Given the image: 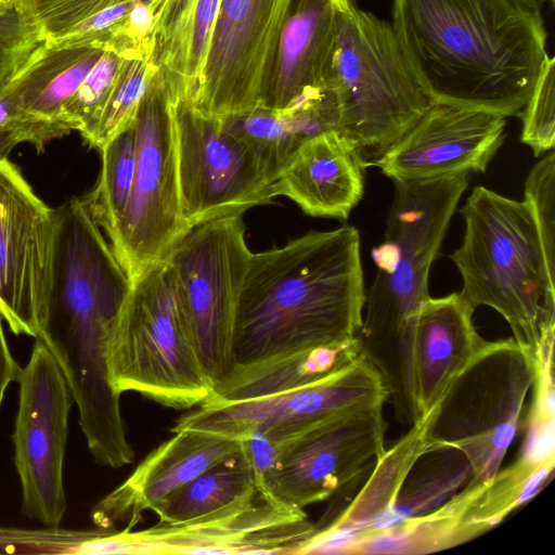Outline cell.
I'll return each mask as SVG.
<instances>
[{
  "label": "cell",
  "instance_id": "34",
  "mask_svg": "<svg viewBox=\"0 0 555 555\" xmlns=\"http://www.w3.org/2000/svg\"><path fill=\"white\" fill-rule=\"evenodd\" d=\"M107 529L17 528L0 526V555H70L81 542Z\"/></svg>",
  "mask_w": 555,
  "mask_h": 555
},
{
  "label": "cell",
  "instance_id": "31",
  "mask_svg": "<svg viewBox=\"0 0 555 555\" xmlns=\"http://www.w3.org/2000/svg\"><path fill=\"white\" fill-rule=\"evenodd\" d=\"M139 47L121 52L105 51L103 53L63 108L61 120L68 132L73 130L81 132L96 118L125 60Z\"/></svg>",
  "mask_w": 555,
  "mask_h": 555
},
{
  "label": "cell",
  "instance_id": "2",
  "mask_svg": "<svg viewBox=\"0 0 555 555\" xmlns=\"http://www.w3.org/2000/svg\"><path fill=\"white\" fill-rule=\"evenodd\" d=\"M365 296L354 227L310 231L282 247L251 253L237 298L231 369L224 379L351 341L362 325Z\"/></svg>",
  "mask_w": 555,
  "mask_h": 555
},
{
  "label": "cell",
  "instance_id": "27",
  "mask_svg": "<svg viewBox=\"0 0 555 555\" xmlns=\"http://www.w3.org/2000/svg\"><path fill=\"white\" fill-rule=\"evenodd\" d=\"M259 488L255 474L238 451L205 470L152 512L159 522L179 524L220 509Z\"/></svg>",
  "mask_w": 555,
  "mask_h": 555
},
{
  "label": "cell",
  "instance_id": "23",
  "mask_svg": "<svg viewBox=\"0 0 555 555\" xmlns=\"http://www.w3.org/2000/svg\"><path fill=\"white\" fill-rule=\"evenodd\" d=\"M425 434L426 418L422 417L377 457L364 486L331 521L317 526L298 555L346 554L356 542L393 526L399 492L415 462L426 452Z\"/></svg>",
  "mask_w": 555,
  "mask_h": 555
},
{
  "label": "cell",
  "instance_id": "1",
  "mask_svg": "<svg viewBox=\"0 0 555 555\" xmlns=\"http://www.w3.org/2000/svg\"><path fill=\"white\" fill-rule=\"evenodd\" d=\"M390 25L433 104L519 115L548 56L540 7L520 0H391Z\"/></svg>",
  "mask_w": 555,
  "mask_h": 555
},
{
  "label": "cell",
  "instance_id": "11",
  "mask_svg": "<svg viewBox=\"0 0 555 555\" xmlns=\"http://www.w3.org/2000/svg\"><path fill=\"white\" fill-rule=\"evenodd\" d=\"M135 165L128 207L109 242L130 280L163 261L189 232L181 215L171 95L158 74L134 117Z\"/></svg>",
  "mask_w": 555,
  "mask_h": 555
},
{
  "label": "cell",
  "instance_id": "40",
  "mask_svg": "<svg viewBox=\"0 0 555 555\" xmlns=\"http://www.w3.org/2000/svg\"><path fill=\"white\" fill-rule=\"evenodd\" d=\"M520 1L526 2V3H528L530 5H533V7H540L538 0H520Z\"/></svg>",
  "mask_w": 555,
  "mask_h": 555
},
{
  "label": "cell",
  "instance_id": "9",
  "mask_svg": "<svg viewBox=\"0 0 555 555\" xmlns=\"http://www.w3.org/2000/svg\"><path fill=\"white\" fill-rule=\"evenodd\" d=\"M251 251L242 216L204 222L164 259L202 369L212 388L231 369L236 304Z\"/></svg>",
  "mask_w": 555,
  "mask_h": 555
},
{
  "label": "cell",
  "instance_id": "37",
  "mask_svg": "<svg viewBox=\"0 0 555 555\" xmlns=\"http://www.w3.org/2000/svg\"><path fill=\"white\" fill-rule=\"evenodd\" d=\"M241 450L247 459L257 480H262L275 468L280 459V449L264 433L251 430L241 440Z\"/></svg>",
  "mask_w": 555,
  "mask_h": 555
},
{
  "label": "cell",
  "instance_id": "12",
  "mask_svg": "<svg viewBox=\"0 0 555 555\" xmlns=\"http://www.w3.org/2000/svg\"><path fill=\"white\" fill-rule=\"evenodd\" d=\"M181 215L188 231L269 203L272 179L259 157L220 118L171 96Z\"/></svg>",
  "mask_w": 555,
  "mask_h": 555
},
{
  "label": "cell",
  "instance_id": "4",
  "mask_svg": "<svg viewBox=\"0 0 555 555\" xmlns=\"http://www.w3.org/2000/svg\"><path fill=\"white\" fill-rule=\"evenodd\" d=\"M472 173L433 180H392L395 193L382 244L372 249L377 271L365 296L358 339L384 377L396 413L412 404L410 343L428 276Z\"/></svg>",
  "mask_w": 555,
  "mask_h": 555
},
{
  "label": "cell",
  "instance_id": "33",
  "mask_svg": "<svg viewBox=\"0 0 555 555\" xmlns=\"http://www.w3.org/2000/svg\"><path fill=\"white\" fill-rule=\"evenodd\" d=\"M137 0H15L44 40L67 35L77 25L112 7Z\"/></svg>",
  "mask_w": 555,
  "mask_h": 555
},
{
  "label": "cell",
  "instance_id": "7",
  "mask_svg": "<svg viewBox=\"0 0 555 555\" xmlns=\"http://www.w3.org/2000/svg\"><path fill=\"white\" fill-rule=\"evenodd\" d=\"M537 370L534 353L514 338L487 341L424 416L426 452L459 451L469 467L466 487L492 479L522 425Z\"/></svg>",
  "mask_w": 555,
  "mask_h": 555
},
{
  "label": "cell",
  "instance_id": "41",
  "mask_svg": "<svg viewBox=\"0 0 555 555\" xmlns=\"http://www.w3.org/2000/svg\"><path fill=\"white\" fill-rule=\"evenodd\" d=\"M547 1H552L553 2L554 0H547Z\"/></svg>",
  "mask_w": 555,
  "mask_h": 555
},
{
  "label": "cell",
  "instance_id": "30",
  "mask_svg": "<svg viewBox=\"0 0 555 555\" xmlns=\"http://www.w3.org/2000/svg\"><path fill=\"white\" fill-rule=\"evenodd\" d=\"M223 127L262 162L272 182L302 143L286 113L264 107L220 118Z\"/></svg>",
  "mask_w": 555,
  "mask_h": 555
},
{
  "label": "cell",
  "instance_id": "22",
  "mask_svg": "<svg viewBox=\"0 0 555 555\" xmlns=\"http://www.w3.org/2000/svg\"><path fill=\"white\" fill-rule=\"evenodd\" d=\"M339 3L340 0H291L270 90L259 107L286 112L325 92Z\"/></svg>",
  "mask_w": 555,
  "mask_h": 555
},
{
  "label": "cell",
  "instance_id": "28",
  "mask_svg": "<svg viewBox=\"0 0 555 555\" xmlns=\"http://www.w3.org/2000/svg\"><path fill=\"white\" fill-rule=\"evenodd\" d=\"M133 121L100 150L102 167L98 182L82 198L91 217L104 229L109 242L119 229L132 191L135 165Z\"/></svg>",
  "mask_w": 555,
  "mask_h": 555
},
{
  "label": "cell",
  "instance_id": "15",
  "mask_svg": "<svg viewBox=\"0 0 555 555\" xmlns=\"http://www.w3.org/2000/svg\"><path fill=\"white\" fill-rule=\"evenodd\" d=\"M291 0H221L192 104L223 118L262 105Z\"/></svg>",
  "mask_w": 555,
  "mask_h": 555
},
{
  "label": "cell",
  "instance_id": "14",
  "mask_svg": "<svg viewBox=\"0 0 555 555\" xmlns=\"http://www.w3.org/2000/svg\"><path fill=\"white\" fill-rule=\"evenodd\" d=\"M17 383L11 438L22 513L44 527H61L67 508L63 468L74 398L55 359L38 338Z\"/></svg>",
  "mask_w": 555,
  "mask_h": 555
},
{
  "label": "cell",
  "instance_id": "5",
  "mask_svg": "<svg viewBox=\"0 0 555 555\" xmlns=\"http://www.w3.org/2000/svg\"><path fill=\"white\" fill-rule=\"evenodd\" d=\"M460 212L464 237L450 259L462 276L461 298L473 310L488 306L498 311L513 338L537 359L553 351L555 271L528 203L479 185Z\"/></svg>",
  "mask_w": 555,
  "mask_h": 555
},
{
  "label": "cell",
  "instance_id": "32",
  "mask_svg": "<svg viewBox=\"0 0 555 555\" xmlns=\"http://www.w3.org/2000/svg\"><path fill=\"white\" fill-rule=\"evenodd\" d=\"M555 61L548 55L532 93L522 108L521 142L534 156L553 151L555 145Z\"/></svg>",
  "mask_w": 555,
  "mask_h": 555
},
{
  "label": "cell",
  "instance_id": "29",
  "mask_svg": "<svg viewBox=\"0 0 555 555\" xmlns=\"http://www.w3.org/2000/svg\"><path fill=\"white\" fill-rule=\"evenodd\" d=\"M157 38L143 42L125 60L115 83L96 118L80 132L85 142L101 150L135 117L140 102L157 75Z\"/></svg>",
  "mask_w": 555,
  "mask_h": 555
},
{
  "label": "cell",
  "instance_id": "35",
  "mask_svg": "<svg viewBox=\"0 0 555 555\" xmlns=\"http://www.w3.org/2000/svg\"><path fill=\"white\" fill-rule=\"evenodd\" d=\"M531 208L547 264L555 271V153L550 151L530 170L525 199Z\"/></svg>",
  "mask_w": 555,
  "mask_h": 555
},
{
  "label": "cell",
  "instance_id": "20",
  "mask_svg": "<svg viewBox=\"0 0 555 555\" xmlns=\"http://www.w3.org/2000/svg\"><path fill=\"white\" fill-rule=\"evenodd\" d=\"M474 311L453 293L429 297L418 309L410 343V386L417 421L436 405L454 377L486 345Z\"/></svg>",
  "mask_w": 555,
  "mask_h": 555
},
{
  "label": "cell",
  "instance_id": "16",
  "mask_svg": "<svg viewBox=\"0 0 555 555\" xmlns=\"http://www.w3.org/2000/svg\"><path fill=\"white\" fill-rule=\"evenodd\" d=\"M383 405L341 414L289 441L259 489L299 509L347 489L385 451Z\"/></svg>",
  "mask_w": 555,
  "mask_h": 555
},
{
  "label": "cell",
  "instance_id": "26",
  "mask_svg": "<svg viewBox=\"0 0 555 555\" xmlns=\"http://www.w3.org/2000/svg\"><path fill=\"white\" fill-rule=\"evenodd\" d=\"M361 354L358 337L339 346L294 354L225 378L206 402L257 399L294 390L341 370Z\"/></svg>",
  "mask_w": 555,
  "mask_h": 555
},
{
  "label": "cell",
  "instance_id": "13",
  "mask_svg": "<svg viewBox=\"0 0 555 555\" xmlns=\"http://www.w3.org/2000/svg\"><path fill=\"white\" fill-rule=\"evenodd\" d=\"M388 386L361 354L341 370L282 393L231 402H206L179 418L171 431L195 429L241 440L251 430L267 434L282 449L309 429L341 414L385 403Z\"/></svg>",
  "mask_w": 555,
  "mask_h": 555
},
{
  "label": "cell",
  "instance_id": "19",
  "mask_svg": "<svg viewBox=\"0 0 555 555\" xmlns=\"http://www.w3.org/2000/svg\"><path fill=\"white\" fill-rule=\"evenodd\" d=\"M154 449L115 490L102 499L91 516L99 528L115 529L128 520L133 528L143 511H153L208 468L240 450L232 438L195 429H178Z\"/></svg>",
  "mask_w": 555,
  "mask_h": 555
},
{
  "label": "cell",
  "instance_id": "25",
  "mask_svg": "<svg viewBox=\"0 0 555 555\" xmlns=\"http://www.w3.org/2000/svg\"><path fill=\"white\" fill-rule=\"evenodd\" d=\"M221 0H178L158 35L157 74L172 98L194 101Z\"/></svg>",
  "mask_w": 555,
  "mask_h": 555
},
{
  "label": "cell",
  "instance_id": "10",
  "mask_svg": "<svg viewBox=\"0 0 555 555\" xmlns=\"http://www.w3.org/2000/svg\"><path fill=\"white\" fill-rule=\"evenodd\" d=\"M315 529L304 509L283 505L258 489L184 522H158L141 530H106L75 546L70 555H298Z\"/></svg>",
  "mask_w": 555,
  "mask_h": 555
},
{
  "label": "cell",
  "instance_id": "8",
  "mask_svg": "<svg viewBox=\"0 0 555 555\" xmlns=\"http://www.w3.org/2000/svg\"><path fill=\"white\" fill-rule=\"evenodd\" d=\"M115 392H138L172 409L212 397L181 315L164 260L132 280L107 349Z\"/></svg>",
  "mask_w": 555,
  "mask_h": 555
},
{
  "label": "cell",
  "instance_id": "3",
  "mask_svg": "<svg viewBox=\"0 0 555 555\" xmlns=\"http://www.w3.org/2000/svg\"><path fill=\"white\" fill-rule=\"evenodd\" d=\"M49 291L37 336L60 366L79 423L109 424L121 413L109 384L108 344L132 281L82 199L55 209ZM36 339V338H35Z\"/></svg>",
  "mask_w": 555,
  "mask_h": 555
},
{
  "label": "cell",
  "instance_id": "24",
  "mask_svg": "<svg viewBox=\"0 0 555 555\" xmlns=\"http://www.w3.org/2000/svg\"><path fill=\"white\" fill-rule=\"evenodd\" d=\"M104 52L43 40L4 83L24 111L53 126L62 137L68 133L61 120L63 108Z\"/></svg>",
  "mask_w": 555,
  "mask_h": 555
},
{
  "label": "cell",
  "instance_id": "6",
  "mask_svg": "<svg viewBox=\"0 0 555 555\" xmlns=\"http://www.w3.org/2000/svg\"><path fill=\"white\" fill-rule=\"evenodd\" d=\"M337 107V130L373 164L433 105L412 74L390 23L340 0L325 81Z\"/></svg>",
  "mask_w": 555,
  "mask_h": 555
},
{
  "label": "cell",
  "instance_id": "17",
  "mask_svg": "<svg viewBox=\"0 0 555 555\" xmlns=\"http://www.w3.org/2000/svg\"><path fill=\"white\" fill-rule=\"evenodd\" d=\"M55 209L0 159V313L14 335L37 338L49 291Z\"/></svg>",
  "mask_w": 555,
  "mask_h": 555
},
{
  "label": "cell",
  "instance_id": "39",
  "mask_svg": "<svg viewBox=\"0 0 555 555\" xmlns=\"http://www.w3.org/2000/svg\"><path fill=\"white\" fill-rule=\"evenodd\" d=\"M15 0H0V11H5L14 5Z\"/></svg>",
  "mask_w": 555,
  "mask_h": 555
},
{
  "label": "cell",
  "instance_id": "18",
  "mask_svg": "<svg viewBox=\"0 0 555 555\" xmlns=\"http://www.w3.org/2000/svg\"><path fill=\"white\" fill-rule=\"evenodd\" d=\"M505 125L498 114L434 103L373 164L391 180L485 172L503 144Z\"/></svg>",
  "mask_w": 555,
  "mask_h": 555
},
{
  "label": "cell",
  "instance_id": "38",
  "mask_svg": "<svg viewBox=\"0 0 555 555\" xmlns=\"http://www.w3.org/2000/svg\"><path fill=\"white\" fill-rule=\"evenodd\" d=\"M2 321L0 313V409L8 387L18 380L22 372L21 365L10 350Z\"/></svg>",
  "mask_w": 555,
  "mask_h": 555
},
{
  "label": "cell",
  "instance_id": "21",
  "mask_svg": "<svg viewBox=\"0 0 555 555\" xmlns=\"http://www.w3.org/2000/svg\"><path fill=\"white\" fill-rule=\"evenodd\" d=\"M365 163L356 144L331 129L305 140L272 183L312 217L346 220L364 191Z\"/></svg>",
  "mask_w": 555,
  "mask_h": 555
},
{
  "label": "cell",
  "instance_id": "36",
  "mask_svg": "<svg viewBox=\"0 0 555 555\" xmlns=\"http://www.w3.org/2000/svg\"><path fill=\"white\" fill-rule=\"evenodd\" d=\"M43 40L39 28L15 3L0 11V83Z\"/></svg>",
  "mask_w": 555,
  "mask_h": 555
}]
</instances>
